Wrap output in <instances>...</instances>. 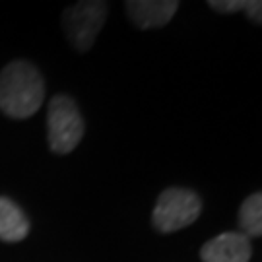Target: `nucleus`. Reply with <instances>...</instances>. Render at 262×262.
Here are the masks:
<instances>
[{"label":"nucleus","mask_w":262,"mask_h":262,"mask_svg":"<svg viewBox=\"0 0 262 262\" xmlns=\"http://www.w3.org/2000/svg\"><path fill=\"white\" fill-rule=\"evenodd\" d=\"M247 16L253 19L256 26H260L262 21V2L260 0H245V10Z\"/></svg>","instance_id":"nucleus-10"},{"label":"nucleus","mask_w":262,"mask_h":262,"mask_svg":"<svg viewBox=\"0 0 262 262\" xmlns=\"http://www.w3.org/2000/svg\"><path fill=\"white\" fill-rule=\"evenodd\" d=\"M124 8L132 24L140 29L167 26L179 8L177 0H128Z\"/></svg>","instance_id":"nucleus-6"},{"label":"nucleus","mask_w":262,"mask_h":262,"mask_svg":"<svg viewBox=\"0 0 262 262\" xmlns=\"http://www.w3.org/2000/svg\"><path fill=\"white\" fill-rule=\"evenodd\" d=\"M202 212V200L188 188H165L151 212V224L159 233H173L192 225Z\"/></svg>","instance_id":"nucleus-3"},{"label":"nucleus","mask_w":262,"mask_h":262,"mask_svg":"<svg viewBox=\"0 0 262 262\" xmlns=\"http://www.w3.org/2000/svg\"><path fill=\"white\" fill-rule=\"evenodd\" d=\"M239 227L245 237H260L262 235V194L254 192L243 200L239 208Z\"/></svg>","instance_id":"nucleus-8"},{"label":"nucleus","mask_w":262,"mask_h":262,"mask_svg":"<svg viewBox=\"0 0 262 262\" xmlns=\"http://www.w3.org/2000/svg\"><path fill=\"white\" fill-rule=\"evenodd\" d=\"M29 233V220L24 210L6 196H0V241L18 243Z\"/></svg>","instance_id":"nucleus-7"},{"label":"nucleus","mask_w":262,"mask_h":262,"mask_svg":"<svg viewBox=\"0 0 262 262\" xmlns=\"http://www.w3.org/2000/svg\"><path fill=\"white\" fill-rule=\"evenodd\" d=\"M45 99L43 76L28 60H12L0 70V111L12 119H29Z\"/></svg>","instance_id":"nucleus-1"},{"label":"nucleus","mask_w":262,"mask_h":262,"mask_svg":"<svg viewBox=\"0 0 262 262\" xmlns=\"http://www.w3.org/2000/svg\"><path fill=\"white\" fill-rule=\"evenodd\" d=\"M84 117L72 97L55 95L47 107V140L55 154H70L84 138Z\"/></svg>","instance_id":"nucleus-2"},{"label":"nucleus","mask_w":262,"mask_h":262,"mask_svg":"<svg viewBox=\"0 0 262 262\" xmlns=\"http://www.w3.org/2000/svg\"><path fill=\"white\" fill-rule=\"evenodd\" d=\"M208 6L220 14H235L245 10V0H210Z\"/></svg>","instance_id":"nucleus-9"},{"label":"nucleus","mask_w":262,"mask_h":262,"mask_svg":"<svg viewBox=\"0 0 262 262\" xmlns=\"http://www.w3.org/2000/svg\"><path fill=\"white\" fill-rule=\"evenodd\" d=\"M251 254L253 249L249 237L239 231H225L200 249L202 262H249Z\"/></svg>","instance_id":"nucleus-5"},{"label":"nucleus","mask_w":262,"mask_h":262,"mask_svg":"<svg viewBox=\"0 0 262 262\" xmlns=\"http://www.w3.org/2000/svg\"><path fill=\"white\" fill-rule=\"evenodd\" d=\"M109 4L103 0H82L68 6L62 14V29L68 43L85 53L90 51L107 19Z\"/></svg>","instance_id":"nucleus-4"}]
</instances>
